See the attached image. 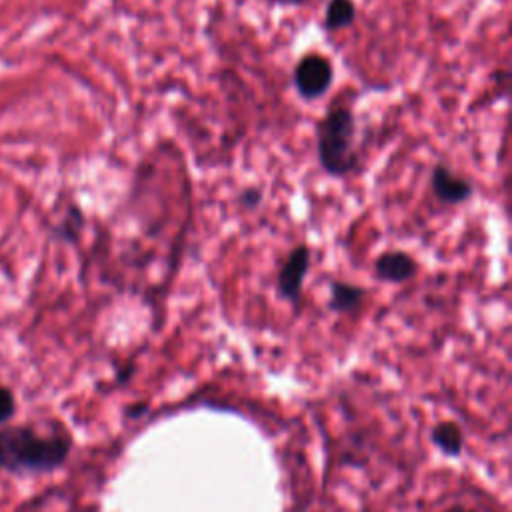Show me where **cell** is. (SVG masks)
I'll return each mask as SVG.
<instances>
[{"label": "cell", "mask_w": 512, "mask_h": 512, "mask_svg": "<svg viewBox=\"0 0 512 512\" xmlns=\"http://www.w3.org/2000/svg\"><path fill=\"white\" fill-rule=\"evenodd\" d=\"M108 222L96 224L84 266L154 310L182 268L194 228V186L184 152L172 140L154 142L136 162L130 186Z\"/></svg>", "instance_id": "6da1fadb"}, {"label": "cell", "mask_w": 512, "mask_h": 512, "mask_svg": "<svg viewBox=\"0 0 512 512\" xmlns=\"http://www.w3.org/2000/svg\"><path fill=\"white\" fill-rule=\"evenodd\" d=\"M72 452L66 430L40 432L34 426H0V470L10 474H48L62 468Z\"/></svg>", "instance_id": "7a4b0ae2"}, {"label": "cell", "mask_w": 512, "mask_h": 512, "mask_svg": "<svg viewBox=\"0 0 512 512\" xmlns=\"http://www.w3.org/2000/svg\"><path fill=\"white\" fill-rule=\"evenodd\" d=\"M316 160L330 178H350L362 172L364 152L358 142V118L350 104L332 100L314 124Z\"/></svg>", "instance_id": "3957f363"}, {"label": "cell", "mask_w": 512, "mask_h": 512, "mask_svg": "<svg viewBox=\"0 0 512 512\" xmlns=\"http://www.w3.org/2000/svg\"><path fill=\"white\" fill-rule=\"evenodd\" d=\"M292 88L304 102H316L334 84L332 60L320 52L302 54L292 68Z\"/></svg>", "instance_id": "277c9868"}, {"label": "cell", "mask_w": 512, "mask_h": 512, "mask_svg": "<svg viewBox=\"0 0 512 512\" xmlns=\"http://www.w3.org/2000/svg\"><path fill=\"white\" fill-rule=\"evenodd\" d=\"M312 266V248L306 242H298L282 260L276 272V294L280 300L300 308L304 280Z\"/></svg>", "instance_id": "5b68a950"}, {"label": "cell", "mask_w": 512, "mask_h": 512, "mask_svg": "<svg viewBox=\"0 0 512 512\" xmlns=\"http://www.w3.org/2000/svg\"><path fill=\"white\" fill-rule=\"evenodd\" d=\"M428 186L434 200L450 208L470 202L476 194L474 182L468 176H462L456 170H452V166L446 162H436L432 166Z\"/></svg>", "instance_id": "8992f818"}, {"label": "cell", "mask_w": 512, "mask_h": 512, "mask_svg": "<svg viewBox=\"0 0 512 512\" xmlns=\"http://www.w3.org/2000/svg\"><path fill=\"white\" fill-rule=\"evenodd\" d=\"M372 274L378 282L404 284L418 274V262L406 250H384L374 258Z\"/></svg>", "instance_id": "52a82bcc"}, {"label": "cell", "mask_w": 512, "mask_h": 512, "mask_svg": "<svg viewBox=\"0 0 512 512\" xmlns=\"http://www.w3.org/2000/svg\"><path fill=\"white\" fill-rule=\"evenodd\" d=\"M368 290L360 284L330 280L328 284V308L336 314H352L360 310L366 302Z\"/></svg>", "instance_id": "ba28073f"}, {"label": "cell", "mask_w": 512, "mask_h": 512, "mask_svg": "<svg viewBox=\"0 0 512 512\" xmlns=\"http://www.w3.org/2000/svg\"><path fill=\"white\" fill-rule=\"evenodd\" d=\"M358 8L354 0H328L322 16L324 32H342L354 26Z\"/></svg>", "instance_id": "9c48e42d"}, {"label": "cell", "mask_w": 512, "mask_h": 512, "mask_svg": "<svg viewBox=\"0 0 512 512\" xmlns=\"http://www.w3.org/2000/svg\"><path fill=\"white\" fill-rule=\"evenodd\" d=\"M432 444L446 456H460L464 450V430L454 420H442L432 426L430 432Z\"/></svg>", "instance_id": "30bf717a"}, {"label": "cell", "mask_w": 512, "mask_h": 512, "mask_svg": "<svg viewBox=\"0 0 512 512\" xmlns=\"http://www.w3.org/2000/svg\"><path fill=\"white\" fill-rule=\"evenodd\" d=\"M14 414H16V396L12 388L0 386V426H6Z\"/></svg>", "instance_id": "8fae6325"}, {"label": "cell", "mask_w": 512, "mask_h": 512, "mask_svg": "<svg viewBox=\"0 0 512 512\" xmlns=\"http://www.w3.org/2000/svg\"><path fill=\"white\" fill-rule=\"evenodd\" d=\"M262 190L258 186H246L240 196H238V204L246 210V212H252L256 208H260L262 204Z\"/></svg>", "instance_id": "7c38bea8"}, {"label": "cell", "mask_w": 512, "mask_h": 512, "mask_svg": "<svg viewBox=\"0 0 512 512\" xmlns=\"http://www.w3.org/2000/svg\"><path fill=\"white\" fill-rule=\"evenodd\" d=\"M268 6H290V8H308V6H316L320 0H262Z\"/></svg>", "instance_id": "4fadbf2b"}, {"label": "cell", "mask_w": 512, "mask_h": 512, "mask_svg": "<svg viewBox=\"0 0 512 512\" xmlns=\"http://www.w3.org/2000/svg\"><path fill=\"white\" fill-rule=\"evenodd\" d=\"M444 512H478V510L468 508V506H462V504H454V506H450V508L444 510Z\"/></svg>", "instance_id": "5bb4252c"}]
</instances>
